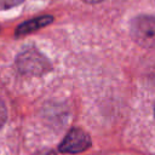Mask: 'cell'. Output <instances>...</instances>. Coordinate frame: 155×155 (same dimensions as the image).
Listing matches in <instances>:
<instances>
[{"instance_id":"obj_1","label":"cell","mask_w":155,"mask_h":155,"mask_svg":"<svg viewBox=\"0 0 155 155\" xmlns=\"http://www.w3.org/2000/svg\"><path fill=\"white\" fill-rule=\"evenodd\" d=\"M132 39L143 47H155V16L140 15L133 18L130 27Z\"/></svg>"},{"instance_id":"obj_2","label":"cell","mask_w":155,"mask_h":155,"mask_svg":"<svg viewBox=\"0 0 155 155\" xmlns=\"http://www.w3.org/2000/svg\"><path fill=\"white\" fill-rule=\"evenodd\" d=\"M18 69L24 74L40 75L50 69L48 61L35 50H27L22 52L17 58Z\"/></svg>"},{"instance_id":"obj_3","label":"cell","mask_w":155,"mask_h":155,"mask_svg":"<svg viewBox=\"0 0 155 155\" xmlns=\"http://www.w3.org/2000/svg\"><path fill=\"white\" fill-rule=\"evenodd\" d=\"M91 145L90 136L81 128L70 130L62 143L59 144V151L64 154H78L85 151Z\"/></svg>"},{"instance_id":"obj_4","label":"cell","mask_w":155,"mask_h":155,"mask_svg":"<svg viewBox=\"0 0 155 155\" xmlns=\"http://www.w3.org/2000/svg\"><path fill=\"white\" fill-rule=\"evenodd\" d=\"M52 17L51 16H40L33 19H29L27 22H23L22 24H19L16 29V34L17 35H24V34H29L33 33L42 27H46L47 24H50L52 22Z\"/></svg>"},{"instance_id":"obj_5","label":"cell","mask_w":155,"mask_h":155,"mask_svg":"<svg viewBox=\"0 0 155 155\" xmlns=\"http://www.w3.org/2000/svg\"><path fill=\"white\" fill-rule=\"evenodd\" d=\"M23 0H0V10H7L19 5Z\"/></svg>"},{"instance_id":"obj_6","label":"cell","mask_w":155,"mask_h":155,"mask_svg":"<svg viewBox=\"0 0 155 155\" xmlns=\"http://www.w3.org/2000/svg\"><path fill=\"white\" fill-rule=\"evenodd\" d=\"M6 117H7V111H6V107L4 104V102L0 99V127L5 124L6 121Z\"/></svg>"},{"instance_id":"obj_7","label":"cell","mask_w":155,"mask_h":155,"mask_svg":"<svg viewBox=\"0 0 155 155\" xmlns=\"http://www.w3.org/2000/svg\"><path fill=\"white\" fill-rule=\"evenodd\" d=\"M35 155H56V153L52 151V150H44V151H40V153L35 154Z\"/></svg>"},{"instance_id":"obj_8","label":"cell","mask_w":155,"mask_h":155,"mask_svg":"<svg viewBox=\"0 0 155 155\" xmlns=\"http://www.w3.org/2000/svg\"><path fill=\"white\" fill-rule=\"evenodd\" d=\"M82 1H85V2H87V4H97V2H101V1H103V0H82Z\"/></svg>"},{"instance_id":"obj_9","label":"cell","mask_w":155,"mask_h":155,"mask_svg":"<svg viewBox=\"0 0 155 155\" xmlns=\"http://www.w3.org/2000/svg\"><path fill=\"white\" fill-rule=\"evenodd\" d=\"M154 114H155V104H154Z\"/></svg>"}]
</instances>
